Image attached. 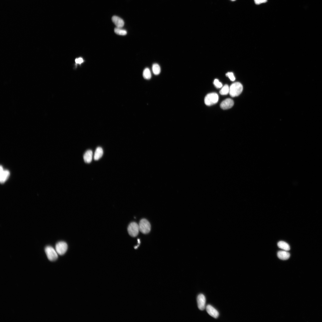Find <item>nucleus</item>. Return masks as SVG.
I'll use <instances>...</instances> for the list:
<instances>
[{"label": "nucleus", "instance_id": "10", "mask_svg": "<svg viewBox=\"0 0 322 322\" xmlns=\"http://www.w3.org/2000/svg\"><path fill=\"white\" fill-rule=\"evenodd\" d=\"M0 173H1V177H0V181L1 184L4 183L8 179L10 175V172L8 170H4L2 166H1L0 168Z\"/></svg>", "mask_w": 322, "mask_h": 322}, {"label": "nucleus", "instance_id": "8", "mask_svg": "<svg viewBox=\"0 0 322 322\" xmlns=\"http://www.w3.org/2000/svg\"><path fill=\"white\" fill-rule=\"evenodd\" d=\"M234 102L232 99L228 98L221 103L220 107L224 109H227L231 108L234 105Z\"/></svg>", "mask_w": 322, "mask_h": 322}, {"label": "nucleus", "instance_id": "19", "mask_svg": "<svg viewBox=\"0 0 322 322\" xmlns=\"http://www.w3.org/2000/svg\"><path fill=\"white\" fill-rule=\"evenodd\" d=\"M229 87L227 84L225 85L221 89L220 92V93L221 95H227L229 93Z\"/></svg>", "mask_w": 322, "mask_h": 322}, {"label": "nucleus", "instance_id": "5", "mask_svg": "<svg viewBox=\"0 0 322 322\" xmlns=\"http://www.w3.org/2000/svg\"><path fill=\"white\" fill-rule=\"evenodd\" d=\"M139 231V225L135 222L131 223L128 228V231L129 235L133 237H136Z\"/></svg>", "mask_w": 322, "mask_h": 322}, {"label": "nucleus", "instance_id": "6", "mask_svg": "<svg viewBox=\"0 0 322 322\" xmlns=\"http://www.w3.org/2000/svg\"><path fill=\"white\" fill-rule=\"evenodd\" d=\"M68 248L67 244L64 242H60L55 246V250L58 254L62 255L64 254Z\"/></svg>", "mask_w": 322, "mask_h": 322}, {"label": "nucleus", "instance_id": "21", "mask_svg": "<svg viewBox=\"0 0 322 322\" xmlns=\"http://www.w3.org/2000/svg\"><path fill=\"white\" fill-rule=\"evenodd\" d=\"M213 83L215 87L217 88H220L223 86L222 84L218 79H215Z\"/></svg>", "mask_w": 322, "mask_h": 322}, {"label": "nucleus", "instance_id": "11", "mask_svg": "<svg viewBox=\"0 0 322 322\" xmlns=\"http://www.w3.org/2000/svg\"><path fill=\"white\" fill-rule=\"evenodd\" d=\"M112 21L117 28H122L124 25V20L118 17L113 16L112 18Z\"/></svg>", "mask_w": 322, "mask_h": 322}, {"label": "nucleus", "instance_id": "12", "mask_svg": "<svg viewBox=\"0 0 322 322\" xmlns=\"http://www.w3.org/2000/svg\"><path fill=\"white\" fill-rule=\"evenodd\" d=\"M277 256L281 260H286L289 259L290 254L286 251H280L277 253Z\"/></svg>", "mask_w": 322, "mask_h": 322}, {"label": "nucleus", "instance_id": "2", "mask_svg": "<svg viewBox=\"0 0 322 322\" xmlns=\"http://www.w3.org/2000/svg\"><path fill=\"white\" fill-rule=\"evenodd\" d=\"M138 225L139 230L143 234H147L150 231L151 225L147 219H143L141 220Z\"/></svg>", "mask_w": 322, "mask_h": 322}, {"label": "nucleus", "instance_id": "1", "mask_svg": "<svg viewBox=\"0 0 322 322\" xmlns=\"http://www.w3.org/2000/svg\"><path fill=\"white\" fill-rule=\"evenodd\" d=\"M229 88V93L232 97H235L240 95L243 89L242 85L239 82L233 83L231 85Z\"/></svg>", "mask_w": 322, "mask_h": 322}, {"label": "nucleus", "instance_id": "7", "mask_svg": "<svg viewBox=\"0 0 322 322\" xmlns=\"http://www.w3.org/2000/svg\"><path fill=\"white\" fill-rule=\"evenodd\" d=\"M197 301L198 307L201 310H204L206 307V298L204 295L199 294L197 296Z\"/></svg>", "mask_w": 322, "mask_h": 322}, {"label": "nucleus", "instance_id": "4", "mask_svg": "<svg viewBox=\"0 0 322 322\" xmlns=\"http://www.w3.org/2000/svg\"><path fill=\"white\" fill-rule=\"evenodd\" d=\"M45 251L49 260L51 261L56 260L58 258V253L56 250L50 246L46 247Z\"/></svg>", "mask_w": 322, "mask_h": 322}, {"label": "nucleus", "instance_id": "17", "mask_svg": "<svg viewBox=\"0 0 322 322\" xmlns=\"http://www.w3.org/2000/svg\"><path fill=\"white\" fill-rule=\"evenodd\" d=\"M143 75L144 79L147 80L151 79L152 74L150 69L148 68L144 69L143 72Z\"/></svg>", "mask_w": 322, "mask_h": 322}, {"label": "nucleus", "instance_id": "13", "mask_svg": "<svg viewBox=\"0 0 322 322\" xmlns=\"http://www.w3.org/2000/svg\"><path fill=\"white\" fill-rule=\"evenodd\" d=\"M93 154V152L91 150H88L85 152L84 155V159L85 163H90L91 162Z\"/></svg>", "mask_w": 322, "mask_h": 322}, {"label": "nucleus", "instance_id": "3", "mask_svg": "<svg viewBox=\"0 0 322 322\" xmlns=\"http://www.w3.org/2000/svg\"><path fill=\"white\" fill-rule=\"evenodd\" d=\"M219 97L216 93H211L207 94L205 97L204 102L207 106H210L217 103L218 101Z\"/></svg>", "mask_w": 322, "mask_h": 322}, {"label": "nucleus", "instance_id": "24", "mask_svg": "<svg viewBox=\"0 0 322 322\" xmlns=\"http://www.w3.org/2000/svg\"><path fill=\"white\" fill-rule=\"evenodd\" d=\"M231 1H236V0H231Z\"/></svg>", "mask_w": 322, "mask_h": 322}, {"label": "nucleus", "instance_id": "16", "mask_svg": "<svg viewBox=\"0 0 322 322\" xmlns=\"http://www.w3.org/2000/svg\"><path fill=\"white\" fill-rule=\"evenodd\" d=\"M152 69L154 74L158 75L161 73V69L160 66L157 64L155 63L152 65Z\"/></svg>", "mask_w": 322, "mask_h": 322}, {"label": "nucleus", "instance_id": "14", "mask_svg": "<svg viewBox=\"0 0 322 322\" xmlns=\"http://www.w3.org/2000/svg\"><path fill=\"white\" fill-rule=\"evenodd\" d=\"M103 154V151L101 147H98L96 149L95 153L94 159L96 161L98 160L102 157Z\"/></svg>", "mask_w": 322, "mask_h": 322}, {"label": "nucleus", "instance_id": "20", "mask_svg": "<svg viewBox=\"0 0 322 322\" xmlns=\"http://www.w3.org/2000/svg\"><path fill=\"white\" fill-rule=\"evenodd\" d=\"M226 75L229 78L231 81H234L235 80L234 74L232 72H228L226 74Z\"/></svg>", "mask_w": 322, "mask_h": 322}, {"label": "nucleus", "instance_id": "23", "mask_svg": "<svg viewBox=\"0 0 322 322\" xmlns=\"http://www.w3.org/2000/svg\"><path fill=\"white\" fill-rule=\"evenodd\" d=\"M84 62L83 59L81 58L76 59L75 60V62L76 64H81Z\"/></svg>", "mask_w": 322, "mask_h": 322}, {"label": "nucleus", "instance_id": "15", "mask_svg": "<svg viewBox=\"0 0 322 322\" xmlns=\"http://www.w3.org/2000/svg\"><path fill=\"white\" fill-rule=\"evenodd\" d=\"M277 245L280 248L285 251H288L290 249V247L289 245L285 242L280 241L278 243Z\"/></svg>", "mask_w": 322, "mask_h": 322}, {"label": "nucleus", "instance_id": "9", "mask_svg": "<svg viewBox=\"0 0 322 322\" xmlns=\"http://www.w3.org/2000/svg\"><path fill=\"white\" fill-rule=\"evenodd\" d=\"M208 313L211 316L217 319L219 316V313L215 308L210 305H207L206 307Z\"/></svg>", "mask_w": 322, "mask_h": 322}, {"label": "nucleus", "instance_id": "22", "mask_svg": "<svg viewBox=\"0 0 322 322\" xmlns=\"http://www.w3.org/2000/svg\"><path fill=\"white\" fill-rule=\"evenodd\" d=\"M254 1L255 4L259 5L267 2V0H254Z\"/></svg>", "mask_w": 322, "mask_h": 322}, {"label": "nucleus", "instance_id": "18", "mask_svg": "<svg viewBox=\"0 0 322 322\" xmlns=\"http://www.w3.org/2000/svg\"><path fill=\"white\" fill-rule=\"evenodd\" d=\"M122 28H116L114 29V32L116 34L121 36H125L127 34V31L125 30L122 29Z\"/></svg>", "mask_w": 322, "mask_h": 322}]
</instances>
